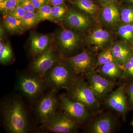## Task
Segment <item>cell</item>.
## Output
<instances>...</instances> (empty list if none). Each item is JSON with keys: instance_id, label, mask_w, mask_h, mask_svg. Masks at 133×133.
Instances as JSON below:
<instances>
[{"instance_id": "6da1fadb", "label": "cell", "mask_w": 133, "mask_h": 133, "mask_svg": "<svg viewBox=\"0 0 133 133\" xmlns=\"http://www.w3.org/2000/svg\"><path fill=\"white\" fill-rule=\"evenodd\" d=\"M2 114L5 128L10 133H26L29 131L28 114L21 100L11 98L3 104Z\"/></svg>"}, {"instance_id": "7a4b0ae2", "label": "cell", "mask_w": 133, "mask_h": 133, "mask_svg": "<svg viewBox=\"0 0 133 133\" xmlns=\"http://www.w3.org/2000/svg\"><path fill=\"white\" fill-rule=\"evenodd\" d=\"M77 76L65 62L60 60L47 72L43 78L46 86L57 91L62 89L66 90Z\"/></svg>"}, {"instance_id": "3957f363", "label": "cell", "mask_w": 133, "mask_h": 133, "mask_svg": "<svg viewBox=\"0 0 133 133\" xmlns=\"http://www.w3.org/2000/svg\"><path fill=\"white\" fill-rule=\"evenodd\" d=\"M67 95L72 100L80 102L89 111L98 108V102L95 98L88 82L77 76L73 83L66 89Z\"/></svg>"}, {"instance_id": "277c9868", "label": "cell", "mask_w": 133, "mask_h": 133, "mask_svg": "<svg viewBox=\"0 0 133 133\" xmlns=\"http://www.w3.org/2000/svg\"><path fill=\"white\" fill-rule=\"evenodd\" d=\"M45 86L43 78L31 72L20 74L17 79L16 89L31 100L42 94Z\"/></svg>"}, {"instance_id": "5b68a950", "label": "cell", "mask_w": 133, "mask_h": 133, "mask_svg": "<svg viewBox=\"0 0 133 133\" xmlns=\"http://www.w3.org/2000/svg\"><path fill=\"white\" fill-rule=\"evenodd\" d=\"M77 123L64 112H56L42 126L43 129L54 133H71L76 131Z\"/></svg>"}, {"instance_id": "8992f818", "label": "cell", "mask_w": 133, "mask_h": 133, "mask_svg": "<svg viewBox=\"0 0 133 133\" xmlns=\"http://www.w3.org/2000/svg\"><path fill=\"white\" fill-rule=\"evenodd\" d=\"M85 75L87 82L98 102L108 96L116 85L115 82L105 78L95 70Z\"/></svg>"}, {"instance_id": "52a82bcc", "label": "cell", "mask_w": 133, "mask_h": 133, "mask_svg": "<svg viewBox=\"0 0 133 133\" xmlns=\"http://www.w3.org/2000/svg\"><path fill=\"white\" fill-rule=\"evenodd\" d=\"M56 92L51 90L41 97L36 104V115L42 124H44L50 116L56 112L58 105Z\"/></svg>"}, {"instance_id": "ba28073f", "label": "cell", "mask_w": 133, "mask_h": 133, "mask_svg": "<svg viewBox=\"0 0 133 133\" xmlns=\"http://www.w3.org/2000/svg\"><path fill=\"white\" fill-rule=\"evenodd\" d=\"M65 62L76 76L86 74L95 70V57L88 51H83L70 57Z\"/></svg>"}, {"instance_id": "9c48e42d", "label": "cell", "mask_w": 133, "mask_h": 133, "mask_svg": "<svg viewBox=\"0 0 133 133\" xmlns=\"http://www.w3.org/2000/svg\"><path fill=\"white\" fill-rule=\"evenodd\" d=\"M59 105L62 111L77 124L85 121L90 116V111L80 102L72 100L64 94L59 96Z\"/></svg>"}, {"instance_id": "30bf717a", "label": "cell", "mask_w": 133, "mask_h": 133, "mask_svg": "<svg viewBox=\"0 0 133 133\" xmlns=\"http://www.w3.org/2000/svg\"><path fill=\"white\" fill-rule=\"evenodd\" d=\"M59 60L54 51L49 49L33 60L30 66V71L43 78L47 72Z\"/></svg>"}, {"instance_id": "8fae6325", "label": "cell", "mask_w": 133, "mask_h": 133, "mask_svg": "<svg viewBox=\"0 0 133 133\" xmlns=\"http://www.w3.org/2000/svg\"><path fill=\"white\" fill-rule=\"evenodd\" d=\"M57 37L60 50L64 55L71 53L79 47L80 37L74 31L65 29L61 30Z\"/></svg>"}, {"instance_id": "7c38bea8", "label": "cell", "mask_w": 133, "mask_h": 133, "mask_svg": "<svg viewBox=\"0 0 133 133\" xmlns=\"http://www.w3.org/2000/svg\"><path fill=\"white\" fill-rule=\"evenodd\" d=\"M116 120L112 115L106 114L95 119L89 126L88 132L91 133H110L114 130Z\"/></svg>"}, {"instance_id": "4fadbf2b", "label": "cell", "mask_w": 133, "mask_h": 133, "mask_svg": "<svg viewBox=\"0 0 133 133\" xmlns=\"http://www.w3.org/2000/svg\"><path fill=\"white\" fill-rule=\"evenodd\" d=\"M105 102L108 107L124 114L127 109V99L123 87H119L108 95Z\"/></svg>"}, {"instance_id": "5bb4252c", "label": "cell", "mask_w": 133, "mask_h": 133, "mask_svg": "<svg viewBox=\"0 0 133 133\" xmlns=\"http://www.w3.org/2000/svg\"><path fill=\"white\" fill-rule=\"evenodd\" d=\"M51 39L49 35L35 34L31 37L30 52L34 56H38L49 49Z\"/></svg>"}, {"instance_id": "9a60e30c", "label": "cell", "mask_w": 133, "mask_h": 133, "mask_svg": "<svg viewBox=\"0 0 133 133\" xmlns=\"http://www.w3.org/2000/svg\"><path fill=\"white\" fill-rule=\"evenodd\" d=\"M97 72L114 82L123 77L124 76V66L115 62H109L101 65Z\"/></svg>"}, {"instance_id": "2e32d148", "label": "cell", "mask_w": 133, "mask_h": 133, "mask_svg": "<svg viewBox=\"0 0 133 133\" xmlns=\"http://www.w3.org/2000/svg\"><path fill=\"white\" fill-rule=\"evenodd\" d=\"M65 21L68 26L79 30L85 29L90 24V21L87 17L74 10L69 11Z\"/></svg>"}, {"instance_id": "e0dca14e", "label": "cell", "mask_w": 133, "mask_h": 133, "mask_svg": "<svg viewBox=\"0 0 133 133\" xmlns=\"http://www.w3.org/2000/svg\"><path fill=\"white\" fill-rule=\"evenodd\" d=\"M102 17L103 20L108 24H116L119 19V14L117 6L111 2L105 4L102 10Z\"/></svg>"}, {"instance_id": "ac0fdd59", "label": "cell", "mask_w": 133, "mask_h": 133, "mask_svg": "<svg viewBox=\"0 0 133 133\" xmlns=\"http://www.w3.org/2000/svg\"><path fill=\"white\" fill-rule=\"evenodd\" d=\"M112 54L118 63L124 66L130 58V52L128 48L121 43H117L111 48Z\"/></svg>"}, {"instance_id": "d6986e66", "label": "cell", "mask_w": 133, "mask_h": 133, "mask_svg": "<svg viewBox=\"0 0 133 133\" xmlns=\"http://www.w3.org/2000/svg\"><path fill=\"white\" fill-rule=\"evenodd\" d=\"M3 22L5 28L10 33L18 34L22 33L25 29L21 20L9 15H4Z\"/></svg>"}, {"instance_id": "ffe728a7", "label": "cell", "mask_w": 133, "mask_h": 133, "mask_svg": "<svg viewBox=\"0 0 133 133\" xmlns=\"http://www.w3.org/2000/svg\"><path fill=\"white\" fill-rule=\"evenodd\" d=\"M110 35L108 31L98 29L92 32L90 37L91 42L98 48H101L109 41Z\"/></svg>"}, {"instance_id": "44dd1931", "label": "cell", "mask_w": 133, "mask_h": 133, "mask_svg": "<svg viewBox=\"0 0 133 133\" xmlns=\"http://www.w3.org/2000/svg\"><path fill=\"white\" fill-rule=\"evenodd\" d=\"M14 55L12 49L8 43L4 44L0 48V62L1 64H8L12 62Z\"/></svg>"}, {"instance_id": "7402d4cb", "label": "cell", "mask_w": 133, "mask_h": 133, "mask_svg": "<svg viewBox=\"0 0 133 133\" xmlns=\"http://www.w3.org/2000/svg\"><path fill=\"white\" fill-rule=\"evenodd\" d=\"M74 4L79 9L90 14H95L97 6L91 0H75Z\"/></svg>"}, {"instance_id": "603a6c76", "label": "cell", "mask_w": 133, "mask_h": 133, "mask_svg": "<svg viewBox=\"0 0 133 133\" xmlns=\"http://www.w3.org/2000/svg\"><path fill=\"white\" fill-rule=\"evenodd\" d=\"M67 9L66 6L63 5L52 7V21L58 23L66 17Z\"/></svg>"}, {"instance_id": "cb8c5ba5", "label": "cell", "mask_w": 133, "mask_h": 133, "mask_svg": "<svg viewBox=\"0 0 133 133\" xmlns=\"http://www.w3.org/2000/svg\"><path fill=\"white\" fill-rule=\"evenodd\" d=\"M21 20L25 29L32 28L39 22L36 12H26Z\"/></svg>"}, {"instance_id": "d4e9b609", "label": "cell", "mask_w": 133, "mask_h": 133, "mask_svg": "<svg viewBox=\"0 0 133 133\" xmlns=\"http://www.w3.org/2000/svg\"><path fill=\"white\" fill-rule=\"evenodd\" d=\"M36 14L39 22L41 21H52V7L50 5L46 4L37 9Z\"/></svg>"}, {"instance_id": "484cf974", "label": "cell", "mask_w": 133, "mask_h": 133, "mask_svg": "<svg viewBox=\"0 0 133 133\" xmlns=\"http://www.w3.org/2000/svg\"><path fill=\"white\" fill-rule=\"evenodd\" d=\"M109 62L118 63L112 54L111 48L106 49L100 53L96 64L100 66Z\"/></svg>"}, {"instance_id": "4316f807", "label": "cell", "mask_w": 133, "mask_h": 133, "mask_svg": "<svg viewBox=\"0 0 133 133\" xmlns=\"http://www.w3.org/2000/svg\"><path fill=\"white\" fill-rule=\"evenodd\" d=\"M20 2L17 0H7L0 2L1 12L4 15L8 14L10 11L19 5Z\"/></svg>"}, {"instance_id": "83f0119b", "label": "cell", "mask_w": 133, "mask_h": 133, "mask_svg": "<svg viewBox=\"0 0 133 133\" xmlns=\"http://www.w3.org/2000/svg\"><path fill=\"white\" fill-rule=\"evenodd\" d=\"M119 35L127 40H129L133 37V25L128 24L122 26L119 29Z\"/></svg>"}, {"instance_id": "f1b7e54d", "label": "cell", "mask_w": 133, "mask_h": 133, "mask_svg": "<svg viewBox=\"0 0 133 133\" xmlns=\"http://www.w3.org/2000/svg\"><path fill=\"white\" fill-rule=\"evenodd\" d=\"M123 66L124 77L133 78V57H130Z\"/></svg>"}, {"instance_id": "f546056e", "label": "cell", "mask_w": 133, "mask_h": 133, "mask_svg": "<svg viewBox=\"0 0 133 133\" xmlns=\"http://www.w3.org/2000/svg\"><path fill=\"white\" fill-rule=\"evenodd\" d=\"M122 21L126 23H131L133 22V10L130 8H125L122 10L121 14Z\"/></svg>"}, {"instance_id": "4dcf8cb0", "label": "cell", "mask_w": 133, "mask_h": 133, "mask_svg": "<svg viewBox=\"0 0 133 133\" xmlns=\"http://www.w3.org/2000/svg\"><path fill=\"white\" fill-rule=\"evenodd\" d=\"M26 12V11L19 5L7 15H9L16 19L21 20Z\"/></svg>"}, {"instance_id": "1f68e13d", "label": "cell", "mask_w": 133, "mask_h": 133, "mask_svg": "<svg viewBox=\"0 0 133 133\" xmlns=\"http://www.w3.org/2000/svg\"><path fill=\"white\" fill-rule=\"evenodd\" d=\"M19 5L26 11V12H36L37 9L35 7L31 0H23L20 2Z\"/></svg>"}, {"instance_id": "d6a6232c", "label": "cell", "mask_w": 133, "mask_h": 133, "mask_svg": "<svg viewBox=\"0 0 133 133\" xmlns=\"http://www.w3.org/2000/svg\"><path fill=\"white\" fill-rule=\"evenodd\" d=\"M36 9L43 6L44 5H46L48 3V0H31Z\"/></svg>"}, {"instance_id": "836d02e7", "label": "cell", "mask_w": 133, "mask_h": 133, "mask_svg": "<svg viewBox=\"0 0 133 133\" xmlns=\"http://www.w3.org/2000/svg\"><path fill=\"white\" fill-rule=\"evenodd\" d=\"M64 2V0H48V3L52 6L63 5Z\"/></svg>"}, {"instance_id": "e575fe53", "label": "cell", "mask_w": 133, "mask_h": 133, "mask_svg": "<svg viewBox=\"0 0 133 133\" xmlns=\"http://www.w3.org/2000/svg\"><path fill=\"white\" fill-rule=\"evenodd\" d=\"M128 92L130 101L133 105V83L131 84L129 87Z\"/></svg>"}, {"instance_id": "d590c367", "label": "cell", "mask_w": 133, "mask_h": 133, "mask_svg": "<svg viewBox=\"0 0 133 133\" xmlns=\"http://www.w3.org/2000/svg\"><path fill=\"white\" fill-rule=\"evenodd\" d=\"M3 27H1V40H2V38L3 37Z\"/></svg>"}, {"instance_id": "8d00e7d4", "label": "cell", "mask_w": 133, "mask_h": 133, "mask_svg": "<svg viewBox=\"0 0 133 133\" xmlns=\"http://www.w3.org/2000/svg\"><path fill=\"white\" fill-rule=\"evenodd\" d=\"M100 1H102L103 2H110L111 1H113V0H100Z\"/></svg>"}, {"instance_id": "74e56055", "label": "cell", "mask_w": 133, "mask_h": 133, "mask_svg": "<svg viewBox=\"0 0 133 133\" xmlns=\"http://www.w3.org/2000/svg\"><path fill=\"white\" fill-rule=\"evenodd\" d=\"M128 1H129V2H131L133 3V0H128Z\"/></svg>"}, {"instance_id": "f35d334b", "label": "cell", "mask_w": 133, "mask_h": 133, "mask_svg": "<svg viewBox=\"0 0 133 133\" xmlns=\"http://www.w3.org/2000/svg\"><path fill=\"white\" fill-rule=\"evenodd\" d=\"M7 1V0H0V2H2L5 1Z\"/></svg>"}, {"instance_id": "ab89813d", "label": "cell", "mask_w": 133, "mask_h": 133, "mask_svg": "<svg viewBox=\"0 0 133 133\" xmlns=\"http://www.w3.org/2000/svg\"><path fill=\"white\" fill-rule=\"evenodd\" d=\"M17 1H19L20 2L22 1H23V0H17Z\"/></svg>"}, {"instance_id": "60d3db41", "label": "cell", "mask_w": 133, "mask_h": 133, "mask_svg": "<svg viewBox=\"0 0 133 133\" xmlns=\"http://www.w3.org/2000/svg\"><path fill=\"white\" fill-rule=\"evenodd\" d=\"M132 126L133 127V122H132Z\"/></svg>"}]
</instances>
